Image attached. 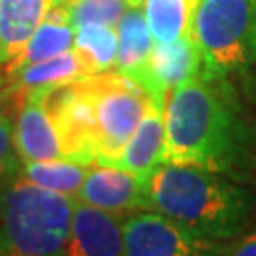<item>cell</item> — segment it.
I'll return each instance as SVG.
<instances>
[{
    "instance_id": "cell-1",
    "label": "cell",
    "mask_w": 256,
    "mask_h": 256,
    "mask_svg": "<svg viewBox=\"0 0 256 256\" xmlns=\"http://www.w3.org/2000/svg\"><path fill=\"white\" fill-rule=\"evenodd\" d=\"M162 164L202 167L256 188V118L228 76H198L167 95Z\"/></svg>"
},
{
    "instance_id": "cell-2",
    "label": "cell",
    "mask_w": 256,
    "mask_h": 256,
    "mask_svg": "<svg viewBox=\"0 0 256 256\" xmlns=\"http://www.w3.org/2000/svg\"><path fill=\"white\" fill-rule=\"evenodd\" d=\"M148 209L205 239L230 243L256 222V188L202 167L160 164L144 176Z\"/></svg>"
},
{
    "instance_id": "cell-3",
    "label": "cell",
    "mask_w": 256,
    "mask_h": 256,
    "mask_svg": "<svg viewBox=\"0 0 256 256\" xmlns=\"http://www.w3.org/2000/svg\"><path fill=\"white\" fill-rule=\"evenodd\" d=\"M76 200L19 174L0 184V256H63Z\"/></svg>"
},
{
    "instance_id": "cell-4",
    "label": "cell",
    "mask_w": 256,
    "mask_h": 256,
    "mask_svg": "<svg viewBox=\"0 0 256 256\" xmlns=\"http://www.w3.org/2000/svg\"><path fill=\"white\" fill-rule=\"evenodd\" d=\"M190 34L202 54L200 76H232L256 63V0H198Z\"/></svg>"
},
{
    "instance_id": "cell-5",
    "label": "cell",
    "mask_w": 256,
    "mask_h": 256,
    "mask_svg": "<svg viewBox=\"0 0 256 256\" xmlns=\"http://www.w3.org/2000/svg\"><path fill=\"white\" fill-rule=\"evenodd\" d=\"M95 122L97 158L93 165H112L138 128L152 101L150 93L118 70H104L82 80Z\"/></svg>"
},
{
    "instance_id": "cell-6",
    "label": "cell",
    "mask_w": 256,
    "mask_h": 256,
    "mask_svg": "<svg viewBox=\"0 0 256 256\" xmlns=\"http://www.w3.org/2000/svg\"><path fill=\"white\" fill-rule=\"evenodd\" d=\"M122 228L124 256H224L226 248L152 209L126 214Z\"/></svg>"
},
{
    "instance_id": "cell-7",
    "label": "cell",
    "mask_w": 256,
    "mask_h": 256,
    "mask_svg": "<svg viewBox=\"0 0 256 256\" xmlns=\"http://www.w3.org/2000/svg\"><path fill=\"white\" fill-rule=\"evenodd\" d=\"M76 202L118 216L148 209L144 178L112 165H90Z\"/></svg>"
},
{
    "instance_id": "cell-8",
    "label": "cell",
    "mask_w": 256,
    "mask_h": 256,
    "mask_svg": "<svg viewBox=\"0 0 256 256\" xmlns=\"http://www.w3.org/2000/svg\"><path fill=\"white\" fill-rule=\"evenodd\" d=\"M46 97V92L23 93L14 129V144L21 164L64 160L61 140L48 110Z\"/></svg>"
},
{
    "instance_id": "cell-9",
    "label": "cell",
    "mask_w": 256,
    "mask_h": 256,
    "mask_svg": "<svg viewBox=\"0 0 256 256\" xmlns=\"http://www.w3.org/2000/svg\"><path fill=\"white\" fill-rule=\"evenodd\" d=\"M124 216L76 202L63 256H124Z\"/></svg>"
},
{
    "instance_id": "cell-10",
    "label": "cell",
    "mask_w": 256,
    "mask_h": 256,
    "mask_svg": "<svg viewBox=\"0 0 256 256\" xmlns=\"http://www.w3.org/2000/svg\"><path fill=\"white\" fill-rule=\"evenodd\" d=\"M202 68V54L190 32L169 44H154L144 90L150 97L167 101V95L174 88L198 78Z\"/></svg>"
},
{
    "instance_id": "cell-11",
    "label": "cell",
    "mask_w": 256,
    "mask_h": 256,
    "mask_svg": "<svg viewBox=\"0 0 256 256\" xmlns=\"http://www.w3.org/2000/svg\"><path fill=\"white\" fill-rule=\"evenodd\" d=\"M165 146V101L154 99L148 104L138 128L128 140L112 167H120L138 176H146L156 165L162 164Z\"/></svg>"
},
{
    "instance_id": "cell-12",
    "label": "cell",
    "mask_w": 256,
    "mask_h": 256,
    "mask_svg": "<svg viewBox=\"0 0 256 256\" xmlns=\"http://www.w3.org/2000/svg\"><path fill=\"white\" fill-rule=\"evenodd\" d=\"M88 63L84 61L82 54L70 48L63 54L55 55L52 59L40 61L34 64H27L19 68L8 78L6 90H18V92H54L57 88H63L68 84L80 82L84 78L92 76ZM4 90V92H6Z\"/></svg>"
},
{
    "instance_id": "cell-13",
    "label": "cell",
    "mask_w": 256,
    "mask_h": 256,
    "mask_svg": "<svg viewBox=\"0 0 256 256\" xmlns=\"http://www.w3.org/2000/svg\"><path fill=\"white\" fill-rule=\"evenodd\" d=\"M118 52H116V70L129 76L131 80L146 88L148 64L154 50V38L148 28L142 6H129L116 25Z\"/></svg>"
},
{
    "instance_id": "cell-14",
    "label": "cell",
    "mask_w": 256,
    "mask_h": 256,
    "mask_svg": "<svg viewBox=\"0 0 256 256\" xmlns=\"http://www.w3.org/2000/svg\"><path fill=\"white\" fill-rule=\"evenodd\" d=\"M50 6V0H0L2 63L14 59L25 48Z\"/></svg>"
},
{
    "instance_id": "cell-15",
    "label": "cell",
    "mask_w": 256,
    "mask_h": 256,
    "mask_svg": "<svg viewBox=\"0 0 256 256\" xmlns=\"http://www.w3.org/2000/svg\"><path fill=\"white\" fill-rule=\"evenodd\" d=\"M90 165L66 162V160H46V162H25L19 165V174L28 182L36 184L52 192L74 198L80 192Z\"/></svg>"
},
{
    "instance_id": "cell-16",
    "label": "cell",
    "mask_w": 256,
    "mask_h": 256,
    "mask_svg": "<svg viewBox=\"0 0 256 256\" xmlns=\"http://www.w3.org/2000/svg\"><path fill=\"white\" fill-rule=\"evenodd\" d=\"M154 44H169L190 32L194 0H142Z\"/></svg>"
},
{
    "instance_id": "cell-17",
    "label": "cell",
    "mask_w": 256,
    "mask_h": 256,
    "mask_svg": "<svg viewBox=\"0 0 256 256\" xmlns=\"http://www.w3.org/2000/svg\"><path fill=\"white\" fill-rule=\"evenodd\" d=\"M74 48L82 54L93 74L110 70L116 63L118 52V34L116 27L92 23L76 28L74 32Z\"/></svg>"
},
{
    "instance_id": "cell-18",
    "label": "cell",
    "mask_w": 256,
    "mask_h": 256,
    "mask_svg": "<svg viewBox=\"0 0 256 256\" xmlns=\"http://www.w3.org/2000/svg\"><path fill=\"white\" fill-rule=\"evenodd\" d=\"M23 93L18 90H6L0 93V184L8 180L21 165L16 144H14V129L16 116Z\"/></svg>"
},
{
    "instance_id": "cell-19",
    "label": "cell",
    "mask_w": 256,
    "mask_h": 256,
    "mask_svg": "<svg viewBox=\"0 0 256 256\" xmlns=\"http://www.w3.org/2000/svg\"><path fill=\"white\" fill-rule=\"evenodd\" d=\"M66 6L74 30L92 23L116 27L129 8L128 0H68Z\"/></svg>"
},
{
    "instance_id": "cell-20",
    "label": "cell",
    "mask_w": 256,
    "mask_h": 256,
    "mask_svg": "<svg viewBox=\"0 0 256 256\" xmlns=\"http://www.w3.org/2000/svg\"><path fill=\"white\" fill-rule=\"evenodd\" d=\"M224 256H256V222L243 236L226 243Z\"/></svg>"
},
{
    "instance_id": "cell-21",
    "label": "cell",
    "mask_w": 256,
    "mask_h": 256,
    "mask_svg": "<svg viewBox=\"0 0 256 256\" xmlns=\"http://www.w3.org/2000/svg\"><path fill=\"white\" fill-rule=\"evenodd\" d=\"M247 92H248V95H250V97L254 99V102H256V80H248Z\"/></svg>"
},
{
    "instance_id": "cell-22",
    "label": "cell",
    "mask_w": 256,
    "mask_h": 256,
    "mask_svg": "<svg viewBox=\"0 0 256 256\" xmlns=\"http://www.w3.org/2000/svg\"><path fill=\"white\" fill-rule=\"evenodd\" d=\"M129 6H142V0H128Z\"/></svg>"
},
{
    "instance_id": "cell-23",
    "label": "cell",
    "mask_w": 256,
    "mask_h": 256,
    "mask_svg": "<svg viewBox=\"0 0 256 256\" xmlns=\"http://www.w3.org/2000/svg\"><path fill=\"white\" fill-rule=\"evenodd\" d=\"M52 2V6H55V4H66L68 0H50Z\"/></svg>"
},
{
    "instance_id": "cell-24",
    "label": "cell",
    "mask_w": 256,
    "mask_h": 256,
    "mask_svg": "<svg viewBox=\"0 0 256 256\" xmlns=\"http://www.w3.org/2000/svg\"><path fill=\"white\" fill-rule=\"evenodd\" d=\"M4 61V57H2V46H0V63Z\"/></svg>"
},
{
    "instance_id": "cell-25",
    "label": "cell",
    "mask_w": 256,
    "mask_h": 256,
    "mask_svg": "<svg viewBox=\"0 0 256 256\" xmlns=\"http://www.w3.org/2000/svg\"><path fill=\"white\" fill-rule=\"evenodd\" d=\"M196 2H198V0H194V6H196Z\"/></svg>"
}]
</instances>
